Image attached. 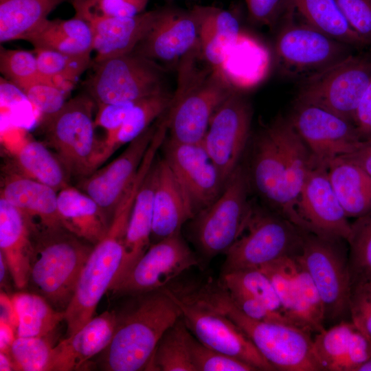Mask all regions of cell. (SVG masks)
<instances>
[{
	"label": "cell",
	"instance_id": "15",
	"mask_svg": "<svg viewBox=\"0 0 371 371\" xmlns=\"http://www.w3.org/2000/svg\"><path fill=\"white\" fill-rule=\"evenodd\" d=\"M289 120L317 165L328 168L333 159L354 153L363 143L351 121L313 104L295 102Z\"/></svg>",
	"mask_w": 371,
	"mask_h": 371
},
{
	"label": "cell",
	"instance_id": "55",
	"mask_svg": "<svg viewBox=\"0 0 371 371\" xmlns=\"http://www.w3.org/2000/svg\"><path fill=\"white\" fill-rule=\"evenodd\" d=\"M251 19L270 25L276 19L283 0H245Z\"/></svg>",
	"mask_w": 371,
	"mask_h": 371
},
{
	"label": "cell",
	"instance_id": "52",
	"mask_svg": "<svg viewBox=\"0 0 371 371\" xmlns=\"http://www.w3.org/2000/svg\"><path fill=\"white\" fill-rule=\"evenodd\" d=\"M226 290L234 304L247 317L261 322L293 324L284 315L271 311L251 296L239 291Z\"/></svg>",
	"mask_w": 371,
	"mask_h": 371
},
{
	"label": "cell",
	"instance_id": "42",
	"mask_svg": "<svg viewBox=\"0 0 371 371\" xmlns=\"http://www.w3.org/2000/svg\"><path fill=\"white\" fill-rule=\"evenodd\" d=\"M34 52L41 75L67 92L91 65V55L40 49H34Z\"/></svg>",
	"mask_w": 371,
	"mask_h": 371
},
{
	"label": "cell",
	"instance_id": "59",
	"mask_svg": "<svg viewBox=\"0 0 371 371\" xmlns=\"http://www.w3.org/2000/svg\"><path fill=\"white\" fill-rule=\"evenodd\" d=\"M357 371H371V357L358 368Z\"/></svg>",
	"mask_w": 371,
	"mask_h": 371
},
{
	"label": "cell",
	"instance_id": "46",
	"mask_svg": "<svg viewBox=\"0 0 371 371\" xmlns=\"http://www.w3.org/2000/svg\"><path fill=\"white\" fill-rule=\"evenodd\" d=\"M53 347L49 337H16L10 352L15 370L47 371Z\"/></svg>",
	"mask_w": 371,
	"mask_h": 371
},
{
	"label": "cell",
	"instance_id": "48",
	"mask_svg": "<svg viewBox=\"0 0 371 371\" xmlns=\"http://www.w3.org/2000/svg\"><path fill=\"white\" fill-rule=\"evenodd\" d=\"M188 345L195 371H256L250 364L212 349L190 333Z\"/></svg>",
	"mask_w": 371,
	"mask_h": 371
},
{
	"label": "cell",
	"instance_id": "40",
	"mask_svg": "<svg viewBox=\"0 0 371 371\" xmlns=\"http://www.w3.org/2000/svg\"><path fill=\"white\" fill-rule=\"evenodd\" d=\"M16 162L23 176L57 192L68 186L67 171L62 163L42 142L30 140L24 143L16 153Z\"/></svg>",
	"mask_w": 371,
	"mask_h": 371
},
{
	"label": "cell",
	"instance_id": "38",
	"mask_svg": "<svg viewBox=\"0 0 371 371\" xmlns=\"http://www.w3.org/2000/svg\"><path fill=\"white\" fill-rule=\"evenodd\" d=\"M10 299L17 319L16 337H49L65 320V312L36 293L18 292Z\"/></svg>",
	"mask_w": 371,
	"mask_h": 371
},
{
	"label": "cell",
	"instance_id": "53",
	"mask_svg": "<svg viewBox=\"0 0 371 371\" xmlns=\"http://www.w3.org/2000/svg\"><path fill=\"white\" fill-rule=\"evenodd\" d=\"M137 101L98 104V110L94 119L95 127L105 130V137L112 135L123 124Z\"/></svg>",
	"mask_w": 371,
	"mask_h": 371
},
{
	"label": "cell",
	"instance_id": "10",
	"mask_svg": "<svg viewBox=\"0 0 371 371\" xmlns=\"http://www.w3.org/2000/svg\"><path fill=\"white\" fill-rule=\"evenodd\" d=\"M94 63L87 87L98 104L137 101L165 90L163 68L135 53Z\"/></svg>",
	"mask_w": 371,
	"mask_h": 371
},
{
	"label": "cell",
	"instance_id": "49",
	"mask_svg": "<svg viewBox=\"0 0 371 371\" xmlns=\"http://www.w3.org/2000/svg\"><path fill=\"white\" fill-rule=\"evenodd\" d=\"M21 91L42 117L58 112L66 102L69 93L54 83L47 81L35 82Z\"/></svg>",
	"mask_w": 371,
	"mask_h": 371
},
{
	"label": "cell",
	"instance_id": "44",
	"mask_svg": "<svg viewBox=\"0 0 371 371\" xmlns=\"http://www.w3.org/2000/svg\"><path fill=\"white\" fill-rule=\"evenodd\" d=\"M221 284L227 290L243 292L258 300L271 311L284 315L282 306L271 281L258 268L224 273Z\"/></svg>",
	"mask_w": 371,
	"mask_h": 371
},
{
	"label": "cell",
	"instance_id": "3",
	"mask_svg": "<svg viewBox=\"0 0 371 371\" xmlns=\"http://www.w3.org/2000/svg\"><path fill=\"white\" fill-rule=\"evenodd\" d=\"M199 49L183 56L177 90L165 115L168 139L177 143H201L214 113L236 89L222 70L195 67Z\"/></svg>",
	"mask_w": 371,
	"mask_h": 371
},
{
	"label": "cell",
	"instance_id": "29",
	"mask_svg": "<svg viewBox=\"0 0 371 371\" xmlns=\"http://www.w3.org/2000/svg\"><path fill=\"white\" fill-rule=\"evenodd\" d=\"M57 201L65 229L93 246L105 236L109 224L104 212L87 194L67 186L58 192Z\"/></svg>",
	"mask_w": 371,
	"mask_h": 371
},
{
	"label": "cell",
	"instance_id": "35",
	"mask_svg": "<svg viewBox=\"0 0 371 371\" xmlns=\"http://www.w3.org/2000/svg\"><path fill=\"white\" fill-rule=\"evenodd\" d=\"M271 281L282 306L284 315L295 326L315 334L303 303L297 281L295 257H285L259 267Z\"/></svg>",
	"mask_w": 371,
	"mask_h": 371
},
{
	"label": "cell",
	"instance_id": "24",
	"mask_svg": "<svg viewBox=\"0 0 371 371\" xmlns=\"http://www.w3.org/2000/svg\"><path fill=\"white\" fill-rule=\"evenodd\" d=\"M160 9L131 17L94 16L86 21L93 33L94 63L130 54L155 24Z\"/></svg>",
	"mask_w": 371,
	"mask_h": 371
},
{
	"label": "cell",
	"instance_id": "8",
	"mask_svg": "<svg viewBox=\"0 0 371 371\" xmlns=\"http://www.w3.org/2000/svg\"><path fill=\"white\" fill-rule=\"evenodd\" d=\"M247 170L239 164L218 197L194 217V239L207 257L225 254L244 231L253 203Z\"/></svg>",
	"mask_w": 371,
	"mask_h": 371
},
{
	"label": "cell",
	"instance_id": "56",
	"mask_svg": "<svg viewBox=\"0 0 371 371\" xmlns=\"http://www.w3.org/2000/svg\"><path fill=\"white\" fill-rule=\"evenodd\" d=\"M359 165L371 176V137L363 141L360 148L351 154L344 155Z\"/></svg>",
	"mask_w": 371,
	"mask_h": 371
},
{
	"label": "cell",
	"instance_id": "51",
	"mask_svg": "<svg viewBox=\"0 0 371 371\" xmlns=\"http://www.w3.org/2000/svg\"><path fill=\"white\" fill-rule=\"evenodd\" d=\"M350 27L371 45V0H336Z\"/></svg>",
	"mask_w": 371,
	"mask_h": 371
},
{
	"label": "cell",
	"instance_id": "2",
	"mask_svg": "<svg viewBox=\"0 0 371 371\" xmlns=\"http://www.w3.org/2000/svg\"><path fill=\"white\" fill-rule=\"evenodd\" d=\"M133 296L135 303L115 312L113 337L100 354L104 370H146L163 335L181 317L177 304L163 289Z\"/></svg>",
	"mask_w": 371,
	"mask_h": 371
},
{
	"label": "cell",
	"instance_id": "14",
	"mask_svg": "<svg viewBox=\"0 0 371 371\" xmlns=\"http://www.w3.org/2000/svg\"><path fill=\"white\" fill-rule=\"evenodd\" d=\"M252 120L250 103L235 89L214 113L202 141L225 184L240 164Z\"/></svg>",
	"mask_w": 371,
	"mask_h": 371
},
{
	"label": "cell",
	"instance_id": "43",
	"mask_svg": "<svg viewBox=\"0 0 371 371\" xmlns=\"http://www.w3.org/2000/svg\"><path fill=\"white\" fill-rule=\"evenodd\" d=\"M347 243L351 287L371 281V211L351 223Z\"/></svg>",
	"mask_w": 371,
	"mask_h": 371
},
{
	"label": "cell",
	"instance_id": "13",
	"mask_svg": "<svg viewBox=\"0 0 371 371\" xmlns=\"http://www.w3.org/2000/svg\"><path fill=\"white\" fill-rule=\"evenodd\" d=\"M349 47L305 22L291 20L289 15L276 42V54L284 69L307 78L350 56Z\"/></svg>",
	"mask_w": 371,
	"mask_h": 371
},
{
	"label": "cell",
	"instance_id": "27",
	"mask_svg": "<svg viewBox=\"0 0 371 371\" xmlns=\"http://www.w3.org/2000/svg\"><path fill=\"white\" fill-rule=\"evenodd\" d=\"M33 240L30 227L21 212L0 197V253L18 289L28 284Z\"/></svg>",
	"mask_w": 371,
	"mask_h": 371
},
{
	"label": "cell",
	"instance_id": "19",
	"mask_svg": "<svg viewBox=\"0 0 371 371\" xmlns=\"http://www.w3.org/2000/svg\"><path fill=\"white\" fill-rule=\"evenodd\" d=\"M200 27L195 6L190 10L160 9L153 27L133 52L155 62L183 57L200 44Z\"/></svg>",
	"mask_w": 371,
	"mask_h": 371
},
{
	"label": "cell",
	"instance_id": "54",
	"mask_svg": "<svg viewBox=\"0 0 371 371\" xmlns=\"http://www.w3.org/2000/svg\"><path fill=\"white\" fill-rule=\"evenodd\" d=\"M352 122L362 141L371 137V80L356 108Z\"/></svg>",
	"mask_w": 371,
	"mask_h": 371
},
{
	"label": "cell",
	"instance_id": "26",
	"mask_svg": "<svg viewBox=\"0 0 371 371\" xmlns=\"http://www.w3.org/2000/svg\"><path fill=\"white\" fill-rule=\"evenodd\" d=\"M155 185L152 237L155 242L180 234L194 217L190 202L170 166L163 157L155 161Z\"/></svg>",
	"mask_w": 371,
	"mask_h": 371
},
{
	"label": "cell",
	"instance_id": "5",
	"mask_svg": "<svg viewBox=\"0 0 371 371\" xmlns=\"http://www.w3.org/2000/svg\"><path fill=\"white\" fill-rule=\"evenodd\" d=\"M28 284L53 308L65 312L93 247L65 229L33 236Z\"/></svg>",
	"mask_w": 371,
	"mask_h": 371
},
{
	"label": "cell",
	"instance_id": "12",
	"mask_svg": "<svg viewBox=\"0 0 371 371\" xmlns=\"http://www.w3.org/2000/svg\"><path fill=\"white\" fill-rule=\"evenodd\" d=\"M161 289L177 304L186 326L202 344L240 359L257 370H276L245 333L229 317L184 298L168 287Z\"/></svg>",
	"mask_w": 371,
	"mask_h": 371
},
{
	"label": "cell",
	"instance_id": "50",
	"mask_svg": "<svg viewBox=\"0 0 371 371\" xmlns=\"http://www.w3.org/2000/svg\"><path fill=\"white\" fill-rule=\"evenodd\" d=\"M350 315L352 323L371 341V281L351 287Z\"/></svg>",
	"mask_w": 371,
	"mask_h": 371
},
{
	"label": "cell",
	"instance_id": "18",
	"mask_svg": "<svg viewBox=\"0 0 371 371\" xmlns=\"http://www.w3.org/2000/svg\"><path fill=\"white\" fill-rule=\"evenodd\" d=\"M162 146L164 158L182 187L195 216L223 190L225 184L221 174L202 142L177 143L166 136Z\"/></svg>",
	"mask_w": 371,
	"mask_h": 371
},
{
	"label": "cell",
	"instance_id": "33",
	"mask_svg": "<svg viewBox=\"0 0 371 371\" xmlns=\"http://www.w3.org/2000/svg\"><path fill=\"white\" fill-rule=\"evenodd\" d=\"M328 173L333 190L348 218L371 211V176L346 156L333 159Z\"/></svg>",
	"mask_w": 371,
	"mask_h": 371
},
{
	"label": "cell",
	"instance_id": "17",
	"mask_svg": "<svg viewBox=\"0 0 371 371\" xmlns=\"http://www.w3.org/2000/svg\"><path fill=\"white\" fill-rule=\"evenodd\" d=\"M247 172L250 187L274 212L304 231L315 233L312 226L288 201L284 158L270 124L254 140L249 169Z\"/></svg>",
	"mask_w": 371,
	"mask_h": 371
},
{
	"label": "cell",
	"instance_id": "11",
	"mask_svg": "<svg viewBox=\"0 0 371 371\" xmlns=\"http://www.w3.org/2000/svg\"><path fill=\"white\" fill-rule=\"evenodd\" d=\"M371 80V58L350 54L305 80L296 102L329 111L352 123L359 102Z\"/></svg>",
	"mask_w": 371,
	"mask_h": 371
},
{
	"label": "cell",
	"instance_id": "6",
	"mask_svg": "<svg viewBox=\"0 0 371 371\" xmlns=\"http://www.w3.org/2000/svg\"><path fill=\"white\" fill-rule=\"evenodd\" d=\"M295 258L317 289L323 303L325 326L350 320L351 282L347 240L306 232L301 252Z\"/></svg>",
	"mask_w": 371,
	"mask_h": 371
},
{
	"label": "cell",
	"instance_id": "57",
	"mask_svg": "<svg viewBox=\"0 0 371 371\" xmlns=\"http://www.w3.org/2000/svg\"><path fill=\"white\" fill-rule=\"evenodd\" d=\"M16 337V329L5 320L0 319V351L10 355L11 346Z\"/></svg>",
	"mask_w": 371,
	"mask_h": 371
},
{
	"label": "cell",
	"instance_id": "4",
	"mask_svg": "<svg viewBox=\"0 0 371 371\" xmlns=\"http://www.w3.org/2000/svg\"><path fill=\"white\" fill-rule=\"evenodd\" d=\"M133 203L124 199L117 205L105 236L93 246L80 273L73 298L65 311L67 337L93 317L122 265L126 229Z\"/></svg>",
	"mask_w": 371,
	"mask_h": 371
},
{
	"label": "cell",
	"instance_id": "41",
	"mask_svg": "<svg viewBox=\"0 0 371 371\" xmlns=\"http://www.w3.org/2000/svg\"><path fill=\"white\" fill-rule=\"evenodd\" d=\"M189 334L181 317L163 335L146 370L195 371L189 349Z\"/></svg>",
	"mask_w": 371,
	"mask_h": 371
},
{
	"label": "cell",
	"instance_id": "47",
	"mask_svg": "<svg viewBox=\"0 0 371 371\" xmlns=\"http://www.w3.org/2000/svg\"><path fill=\"white\" fill-rule=\"evenodd\" d=\"M75 16L87 21L94 16L131 17L144 12L148 0H71Z\"/></svg>",
	"mask_w": 371,
	"mask_h": 371
},
{
	"label": "cell",
	"instance_id": "20",
	"mask_svg": "<svg viewBox=\"0 0 371 371\" xmlns=\"http://www.w3.org/2000/svg\"><path fill=\"white\" fill-rule=\"evenodd\" d=\"M297 210L316 234L348 240L351 223L333 190L327 167L313 161L297 201Z\"/></svg>",
	"mask_w": 371,
	"mask_h": 371
},
{
	"label": "cell",
	"instance_id": "21",
	"mask_svg": "<svg viewBox=\"0 0 371 371\" xmlns=\"http://www.w3.org/2000/svg\"><path fill=\"white\" fill-rule=\"evenodd\" d=\"M157 124L150 126L131 142L122 154L80 183L82 190L93 199L104 212L114 211L135 177L153 140Z\"/></svg>",
	"mask_w": 371,
	"mask_h": 371
},
{
	"label": "cell",
	"instance_id": "28",
	"mask_svg": "<svg viewBox=\"0 0 371 371\" xmlns=\"http://www.w3.org/2000/svg\"><path fill=\"white\" fill-rule=\"evenodd\" d=\"M155 185L153 163L136 196L126 229L122 265L109 291L128 274L150 245Z\"/></svg>",
	"mask_w": 371,
	"mask_h": 371
},
{
	"label": "cell",
	"instance_id": "39",
	"mask_svg": "<svg viewBox=\"0 0 371 371\" xmlns=\"http://www.w3.org/2000/svg\"><path fill=\"white\" fill-rule=\"evenodd\" d=\"M267 63L263 48L242 33L228 50L222 71L233 86L245 88L259 80Z\"/></svg>",
	"mask_w": 371,
	"mask_h": 371
},
{
	"label": "cell",
	"instance_id": "36",
	"mask_svg": "<svg viewBox=\"0 0 371 371\" xmlns=\"http://www.w3.org/2000/svg\"><path fill=\"white\" fill-rule=\"evenodd\" d=\"M304 22L350 46L363 47L366 41L350 27L336 0H288Z\"/></svg>",
	"mask_w": 371,
	"mask_h": 371
},
{
	"label": "cell",
	"instance_id": "31",
	"mask_svg": "<svg viewBox=\"0 0 371 371\" xmlns=\"http://www.w3.org/2000/svg\"><path fill=\"white\" fill-rule=\"evenodd\" d=\"M34 49H48L73 55H91L93 33L86 21L74 16L69 19H46L24 39Z\"/></svg>",
	"mask_w": 371,
	"mask_h": 371
},
{
	"label": "cell",
	"instance_id": "32",
	"mask_svg": "<svg viewBox=\"0 0 371 371\" xmlns=\"http://www.w3.org/2000/svg\"><path fill=\"white\" fill-rule=\"evenodd\" d=\"M200 16L201 53L207 63L222 70L227 53L242 32L236 17L215 7L195 6Z\"/></svg>",
	"mask_w": 371,
	"mask_h": 371
},
{
	"label": "cell",
	"instance_id": "30",
	"mask_svg": "<svg viewBox=\"0 0 371 371\" xmlns=\"http://www.w3.org/2000/svg\"><path fill=\"white\" fill-rule=\"evenodd\" d=\"M172 97L164 90L137 100L120 127L98 142L91 162V172L118 148L134 140L151 126L155 119L162 116L170 107Z\"/></svg>",
	"mask_w": 371,
	"mask_h": 371
},
{
	"label": "cell",
	"instance_id": "7",
	"mask_svg": "<svg viewBox=\"0 0 371 371\" xmlns=\"http://www.w3.org/2000/svg\"><path fill=\"white\" fill-rule=\"evenodd\" d=\"M305 232L277 212L253 204L244 231L225 254L223 274L295 257L301 252Z\"/></svg>",
	"mask_w": 371,
	"mask_h": 371
},
{
	"label": "cell",
	"instance_id": "1",
	"mask_svg": "<svg viewBox=\"0 0 371 371\" xmlns=\"http://www.w3.org/2000/svg\"><path fill=\"white\" fill-rule=\"evenodd\" d=\"M185 296L232 320L276 370L322 371L314 352L312 333L291 324L247 317L234 304L221 283L188 288Z\"/></svg>",
	"mask_w": 371,
	"mask_h": 371
},
{
	"label": "cell",
	"instance_id": "58",
	"mask_svg": "<svg viewBox=\"0 0 371 371\" xmlns=\"http://www.w3.org/2000/svg\"><path fill=\"white\" fill-rule=\"evenodd\" d=\"M0 370L10 371L15 370L14 365L12 357L8 353L0 351Z\"/></svg>",
	"mask_w": 371,
	"mask_h": 371
},
{
	"label": "cell",
	"instance_id": "16",
	"mask_svg": "<svg viewBox=\"0 0 371 371\" xmlns=\"http://www.w3.org/2000/svg\"><path fill=\"white\" fill-rule=\"evenodd\" d=\"M198 265L180 234L150 244L128 274L111 289L115 295H137L160 290Z\"/></svg>",
	"mask_w": 371,
	"mask_h": 371
},
{
	"label": "cell",
	"instance_id": "23",
	"mask_svg": "<svg viewBox=\"0 0 371 371\" xmlns=\"http://www.w3.org/2000/svg\"><path fill=\"white\" fill-rule=\"evenodd\" d=\"M313 339L322 371H357L371 357V341L351 320L325 328Z\"/></svg>",
	"mask_w": 371,
	"mask_h": 371
},
{
	"label": "cell",
	"instance_id": "34",
	"mask_svg": "<svg viewBox=\"0 0 371 371\" xmlns=\"http://www.w3.org/2000/svg\"><path fill=\"white\" fill-rule=\"evenodd\" d=\"M270 125L284 158L287 199L290 205L297 210L299 196L307 173L313 164L312 156L289 118L278 116Z\"/></svg>",
	"mask_w": 371,
	"mask_h": 371
},
{
	"label": "cell",
	"instance_id": "22",
	"mask_svg": "<svg viewBox=\"0 0 371 371\" xmlns=\"http://www.w3.org/2000/svg\"><path fill=\"white\" fill-rule=\"evenodd\" d=\"M1 198L21 212L33 236L65 229L58 209V192L44 183L12 175L1 190Z\"/></svg>",
	"mask_w": 371,
	"mask_h": 371
},
{
	"label": "cell",
	"instance_id": "25",
	"mask_svg": "<svg viewBox=\"0 0 371 371\" xmlns=\"http://www.w3.org/2000/svg\"><path fill=\"white\" fill-rule=\"evenodd\" d=\"M115 324V311H106L91 319L74 334L53 347L47 371L79 370L109 346Z\"/></svg>",
	"mask_w": 371,
	"mask_h": 371
},
{
	"label": "cell",
	"instance_id": "37",
	"mask_svg": "<svg viewBox=\"0 0 371 371\" xmlns=\"http://www.w3.org/2000/svg\"><path fill=\"white\" fill-rule=\"evenodd\" d=\"M65 0H0V43L25 38Z\"/></svg>",
	"mask_w": 371,
	"mask_h": 371
},
{
	"label": "cell",
	"instance_id": "45",
	"mask_svg": "<svg viewBox=\"0 0 371 371\" xmlns=\"http://www.w3.org/2000/svg\"><path fill=\"white\" fill-rule=\"evenodd\" d=\"M0 71L8 81L21 91L37 82H52L40 73L36 54L26 50L1 47Z\"/></svg>",
	"mask_w": 371,
	"mask_h": 371
},
{
	"label": "cell",
	"instance_id": "9",
	"mask_svg": "<svg viewBox=\"0 0 371 371\" xmlns=\"http://www.w3.org/2000/svg\"><path fill=\"white\" fill-rule=\"evenodd\" d=\"M93 102L90 95H77L66 101L58 112L42 117L47 143L56 150L67 174H91V162L98 142L92 117Z\"/></svg>",
	"mask_w": 371,
	"mask_h": 371
}]
</instances>
